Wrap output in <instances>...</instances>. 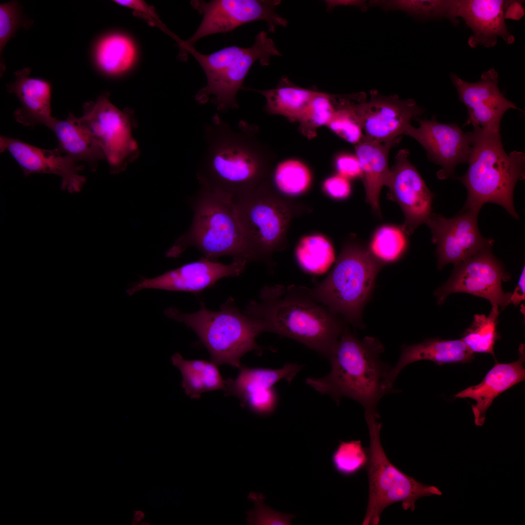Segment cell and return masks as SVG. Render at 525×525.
Returning a JSON list of instances; mask_svg holds the SVG:
<instances>
[{
	"mask_svg": "<svg viewBox=\"0 0 525 525\" xmlns=\"http://www.w3.org/2000/svg\"><path fill=\"white\" fill-rule=\"evenodd\" d=\"M260 300H251L244 313L260 320L265 332L294 339L329 358L346 321L312 298L306 287L282 285L265 286Z\"/></svg>",
	"mask_w": 525,
	"mask_h": 525,
	"instance_id": "6da1fadb",
	"label": "cell"
},
{
	"mask_svg": "<svg viewBox=\"0 0 525 525\" xmlns=\"http://www.w3.org/2000/svg\"><path fill=\"white\" fill-rule=\"evenodd\" d=\"M384 347L376 337L358 339L347 327L328 359L331 369L326 376L308 378L306 383L317 392L332 397L338 403L342 398L359 403L365 412L377 414L379 400L395 392L386 381L391 367L380 358Z\"/></svg>",
	"mask_w": 525,
	"mask_h": 525,
	"instance_id": "7a4b0ae2",
	"label": "cell"
},
{
	"mask_svg": "<svg viewBox=\"0 0 525 525\" xmlns=\"http://www.w3.org/2000/svg\"><path fill=\"white\" fill-rule=\"evenodd\" d=\"M252 127L241 121L236 128L218 114L205 127V153L197 176L200 187L232 199L255 190L265 162L252 141Z\"/></svg>",
	"mask_w": 525,
	"mask_h": 525,
	"instance_id": "3957f363",
	"label": "cell"
},
{
	"mask_svg": "<svg viewBox=\"0 0 525 525\" xmlns=\"http://www.w3.org/2000/svg\"><path fill=\"white\" fill-rule=\"evenodd\" d=\"M472 125V150L468 168L466 174L459 178L468 192L461 211L479 212L484 204L490 202L502 206L518 219L513 195L517 182L525 178V155L517 151L507 154L500 131Z\"/></svg>",
	"mask_w": 525,
	"mask_h": 525,
	"instance_id": "277c9868",
	"label": "cell"
},
{
	"mask_svg": "<svg viewBox=\"0 0 525 525\" xmlns=\"http://www.w3.org/2000/svg\"><path fill=\"white\" fill-rule=\"evenodd\" d=\"M191 204L193 214L191 228L169 249L168 257H176L193 246L212 261L224 256L247 262L252 260L231 198L200 187Z\"/></svg>",
	"mask_w": 525,
	"mask_h": 525,
	"instance_id": "5b68a950",
	"label": "cell"
},
{
	"mask_svg": "<svg viewBox=\"0 0 525 525\" xmlns=\"http://www.w3.org/2000/svg\"><path fill=\"white\" fill-rule=\"evenodd\" d=\"M233 301L229 299L218 311H210L202 303L194 313H183L171 307L164 314L195 332L208 350L211 362L239 368L241 359L246 353L255 350L262 353L264 348L255 339L265 330L260 320L242 313Z\"/></svg>",
	"mask_w": 525,
	"mask_h": 525,
	"instance_id": "8992f818",
	"label": "cell"
},
{
	"mask_svg": "<svg viewBox=\"0 0 525 525\" xmlns=\"http://www.w3.org/2000/svg\"><path fill=\"white\" fill-rule=\"evenodd\" d=\"M181 58L191 54L203 69L207 78L206 86L195 96L199 104L210 101L221 112L238 108V91L243 88L245 79L253 64L259 61L267 66L273 56H280L273 40L262 31L249 48L236 46L226 47L210 54H203L193 46L179 44Z\"/></svg>",
	"mask_w": 525,
	"mask_h": 525,
	"instance_id": "52a82bcc",
	"label": "cell"
},
{
	"mask_svg": "<svg viewBox=\"0 0 525 525\" xmlns=\"http://www.w3.org/2000/svg\"><path fill=\"white\" fill-rule=\"evenodd\" d=\"M383 264L369 249L348 246L328 276L307 291L346 322L363 327V311Z\"/></svg>",
	"mask_w": 525,
	"mask_h": 525,
	"instance_id": "ba28073f",
	"label": "cell"
},
{
	"mask_svg": "<svg viewBox=\"0 0 525 525\" xmlns=\"http://www.w3.org/2000/svg\"><path fill=\"white\" fill-rule=\"evenodd\" d=\"M368 428L370 445L367 448L365 468L369 483L368 500L363 525H377L384 509L401 502L404 510L415 509L420 498L442 495L436 487L422 484L401 471L388 460L381 443L382 423L379 414L365 412Z\"/></svg>",
	"mask_w": 525,
	"mask_h": 525,
	"instance_id": "9c48e42d",
	"label": "cell"
},
{
	"mask_svg": "<svg viewBox=\"0 0 525 525\" xmlns=\"http://www.w3.org/2000/svg\"><path fill=\"white\" fill-rule=\"evenodd\" d=\"M77 120L99 144L112 171L123 170L138 157V145L132 134L135 122L131 112L118 109L107 94L85 104L83 115Z\"/></svg>",
	"mask_w": 525,
	"mask_h": 525,
	"instance_id": "30bf717a",
	"label": "cell"
},
{
	"mask_svg": "<svg viewBox=\"0 0 525 525\" xmlns=\"http://www.w3.org/2000/svg\"><path fill=\"white\" fill-rule=\"evenodd\" d=\"M268 194L255 190L232 199L252 260L275 249L288 221L286 210Z\"/></svg>",
	"mask_w": 525,
	"mask_h": 525,
	"instance_id": "8fae6325",
	"label": "cell"
},
{
	"mask_svg": "<svg viewBox=\"0 0 525 525\" xmlns=\"http://www.w3.org/2000/svg\"><path fill=\"white\" fill-rule=\"evenodd\" d=\"M281 3L278 0H203L191 1L192 6L203 15L200 24L187 41L179 44L192 46L205 36L225 33L245 23L263 20L268 30L275 32L276 26H286L287 21L276 12Z\"/></svg>",
	"mask_w": 525,
	"mask_h": 525,
	"instance_id": "7c38bea8",
	"label": "cell"
},
{
	"mask_svg": "<svg viewBox=\"0 0 525 525\" xmlns=\"http://www.w3.org/2000/svg\"><path fill=\"white\" fill-rule=\"evenodd\" d=\"M509 277L492 254L491 247H487L455 265L449 280L434 294L438 304L451 294L460 292L484 298L503 310L510 304L511 293H504L502 281Z\"/></svg>",
	"mask_w": 525,
	"mask_h": 525,
	"instance_id": "4fadbf2b",
	"label": "cell"
},
{
	"mask_svg": "<svg viewBox=\"0 0 525 525\" xmlns=\"http://www.w3.org/2000/svg\"><path fill=\"white\" fill-rule=\"evenodd\" d=\"M478 212L461 211L446 218L431 213L425 223L431 229L432 242L437 245L438 268L453 263L456 265L481 250L491 247L494 241L484 238L477 225Z\"/></svg>",
	"mask_w": 525,
	"mask_h": 525,
	"instance_id": "5bb4252c",
	"label": "cell"
},
{
	"mask_svg": "<svg viewBox=\"0 0 525 525\" xmlns=\"http://www.w3.org/2000/svg\"><path fill=\"white\" fill-rule=\"evenodd\" d=\"M415 119L419 126L409 124L403 135L416 140L425 150L428 159L442 167L437 174L439 179L452 176L457 165L468 163L472 150L471 132H464L456 123L439 122L435 116L429 120Z\"/></svg>",
	"mask_w": 525,
	"mask_h": 525,
	"instance_id": "9a60e30c",
	"label": "cell"
},
{
	"mask_svg": "<svg viewBox=\"0 0 525 525\" xmlns=\"http://www.w3.org/2000/svg\"><path fill=\"white\" fill-rule=\"evenodd\" d=\"M459 100L467 107L468 118L464 125L476 124L492 131H500L503 116L510 109H520L507 99L499 87V76L493 68L483 72L479 81H465L455 73L450 75Z\"/></svg>",
	"mask_w": 525,
	"mask_h": 525,
	"instance_id": "2e32d148",
	"label": "cell"
},
{
	"mask_svg": "<svg viewBox=\"0 0 525 525\" xmlns=\"http://www.w3.org/2000/svg\"><path fill=\"white\" fill-rule=\"evenodd\" d=\"M357 108L364 138L379 143L399 139L410 120L423 112L412 99L384 96L374 91L368 101L357 104Z\"/></svg>",
	"mask_w": 525,
	"mask_h": 525,
	"instance_id": "e0dca14e",
	"label": "cell"
},
{
	"mask_svg": "<svg viewBox=\"0 0 525 525\" xmlns=\"http://www.w3.org/2000/svg\"><path fill=\"white\" fill-rule=\"evenodd\" d=\"M247 262L233 259L226 264L204 257L151 279L143 278L127 290L129 295L146 289L197 293L213 285L220 279L243 273Z\"/></svg>",
	"mask_w": 525,
	"mask_h": 525,
	"instance_id": "ac0fdd59",
	"label": "cell"
},
{
	"mask_svg": "<svg viewBox=\"0 0 525 525\" xmlns=\"http://www.w3.org/2000/svg\"><path fill=\"white\" fill-rule=\"evenodd\" d=\"M409 155L407 150L399 151L386 185L389 197L399 204L404 213L402 229L408 235L429 218L433 198L417 170L408 160Z\"/></svg>",
	"mask_w": 525,
	"mask_h": 525,
	"instance_id": "d6986e66",
	"label": "cell"
},
{
	"mask_svg": "<svg viewBox=\"0 0 525 525\" xmlns=\"http://www.w3.org/2000/svg\"><path fill=\"white\" fill-rule=\"evenodd\" d=\"M0 152L8 151L21 168L26 176L44 173L59 176L61 189L79 192L86 182L79 172L83 166L62 152L58 147L47 150L36 147L18 139L0 137Z\"/></svg>",
	"mask_w": 525,
	"mask_h": 525,
	"instance_id": "ffe728a7",
	"label": "cell"
},
{
	"mask_svg": "<svg viewBox=\"0 0 525 525\" xmlns=\"http://www.w3.org/2000/svg\"><path fill=\"white\" fill-rule=\"evenodd\" d=\"M517 1L503 0H458L457 15L471 30L468 38L472 48L479 45L491 48L501 38L507 44L515 41L508 30L505 19L508 11Z\"/></svg>",
	"mask_w": 525,
	"mask_h": 525,
	"instance_id": "44dd1931",
	"label": "cell"
},
{
	"mask_svg": "<svg viewBox=\"0 0 525 525\" xmlns=\"http://www.w3.org/2000/svg\"><path fill=\"white\" fill-rule=\"evenodd\" d=\"M519 358L510 363L496 362L478 385L468 387L454 395L455 398L473 399L476 404L472 405L474 421L476 426L484 424L486 411L493 400L503 392L525 379V345L519 348Z\"/></svg>",
	"mask_w": 525,
	"mask_h": 525,
	"instance_id": "7402d4cb",
	"label": "cell"
},
{
	"mask_svg": "<svg viewBox=\"0 0 525 525\" xmlns=\"http://www.w3.org/2000/svg\"><path fill=\"white\" fill-rule=\"evenodd\" d=\"M30 68L15 72L16 79L7 85V91L19 99L21 106L13 113L16 121L25 126H48L51 116V84L46 80L30 77Z\"/></svg>",
	"mask_w": 525,
	"mask_h": 525,
	"instance_id": "603a6c76",
	"label": "cell"
},
{
	"mask_svg": "<svg viewBox=\"0 0 525 525\" xmlns=\"http://www.w3.org/2000/svg\"><path fill=\"white\" fill-rule=\"evenodd\" d=\"M474 358L472 352L461 339L446 340L430 338L414 344H404L401 347L400 358L389 371L386 381L389 389H393L395 381L408 365L427 360L438 365L451 363H466Z\"/></svg>",
	"mask_w": 525,
	"mask_h": 525,
	"instance_id": "cb8c5ba5",
	"label": "cell"
},
{
	"mask_svg": "<svg viewBox=\"0 0 525 525\" xmlns=\"http://www.w3.org/2000/svg\"><path fill=\"white\" fill-rule=\"evenodd\" d=\"M399 140L384 143L363 140L355 146V155L362 171L367 202L379 212V195L384 185L386 186L391 170L388 168V154Z\"/></svg>",
	"mask_w": 525,
	"mask_h": 525,
	"instance_id": "d4e9b609",
	"label": "cell"
},
{
	"mask_svg": "<svg viewBox=\"0 0 525 525\" xmlns=\"http://www.w3.org/2000/svg\"><path fill=\"white\" fill-rule=\"evenodd\" d=\"M55 135L58 148L77 161L83 160L92 166L101 159H105L99 144L78 121L72 113L65 120L53 118L47 126Z\"/></svg>",
	"mask_w": 525,
	"mask_h": 525,
	"instance_id": "484cf974",
	"label": "cell"
},
{
	"mask_svg": "<svg viewBox=\"0 0 525 525\" xmlns=\"http://www.w3.org/2000/svg\"><path fill=\"white\" fill-rule=\"evenodd\" d=\"M301 368L293 363L275 369L241 366L235 379L225 380V396H234L241 401L248 396L264 393L282 379L290 383Z\"/></svg>",
	"mask_w": 525,
	"mask_h": 525,
	"instance_id": "4316f807",
	"label": "cell"
},
{
	"mask_svg": "<svg viewBox=\"0 0 525 525\" xmlns=\"http://www.w3.org/2000/svg\"><path fill=\"white\" fill-rule=\"evenodd\" d=\"M174 366L180 371L181 386L185 394L192 399H198L205 392L225 388L218 365L203 360L184 359L178 352L171 357Z\"/></svg>",
	"mask_w": 525,
	"mask_h": 525,
	"instance_id": "83f0119b",
	"label": "cell"
},
{
	"mask_svg": "<svg viewBox=\"0 0 525 525\" xmlns=\"http://www.w3.org/2000/svg\"><path fill=\"white\" fill-rule=\"evenodd\" d=\"M265 98V110L269 114L282 115L301 121L309 104L319 92L298 87L283 77L272 89L258 90Z\"/></svg>",
	"mask_w": 525,
	"mask_h": 525,
	"instance_id": "f1b7e54d",
	"label": "cell"
},
{
	"mask_svg": "<svg viewBox=\"0 0 525 525\" xmlns=\"http://www.w3.org/2000/svg\"><path fill=\"white\" fill-rule=\"evenodd\" d=\"M133 41L119 34H109L97 43L94 56L97 66L105 73L116 75L128 70L136 57Z\"/></svg>",
	"mask_w": 525,
	"mask_h": 525,
	"instance_id": "f546056e",
	"label": "cell"
},
{
	"mask_svg": "<svg viewBox=\"0 0 525 525\" xmlns=\"http://www.w3.org/2000/svg\"><path fill=\"white\" fill-rule=\"evenodd\" d=\"M296 256L300 267L311 274L325 273L335 260L333 248L330 242L320 235L302 238L296 249Z\"/></svg>",
	"mask_w": 525,
	"mask_h": 525,
	"instance_id": "4dcf8cb0",
	"label": "cell"
},
{
	"mask_svg": "<svg viewBox=\"0 0 525 525\" xmlns=\"http://www.w3.org/2000/svg\"><path fill=\"white\" fill-rule=\"evenodd\" d=\"M497 305H492L489 315L476 314L471 325L462 334L461 340L473 353H487L494 357V346L499 334L497 332L500 312Z\"/></svg>",
	"mask_w": 525,
	"mask_h": 525,
	"instance_id": "1f68e13d",
	"label": "cell"
},
{
	"mask_svg": "<svg viewBox=\"0 0 525 525\" xmlns=\"http://www.w3.org/2000/svg\"><path fill=\"white\" fill-rule=\"evenodd\" d=\"M376 2L385 8L401 10L420 18H444L454 24L458 23V0H394Z\"/></svg>",
	"mask_w": 525,
	"mask_h": 525,
	"instance_id": "d6a6232c",
	"label": "cell"
},
{
	"mask_svg": "<svg viewBox=\"0 0 525 525\" xmlns=\"http://www.w3.org/2000/svg\"><path fill=\"white\" fill-rule=\"evenodd\" d=\"M312 178L308 167L295 158L280 162L273 173V181L278 189L291 195L299 194L306 191L311 184Z\"/></svg>",
	"mask_w": 525,
	"mask_h": 525,
	"instance_id": "836d02e7",
	"label": "cell"
},
{
	"mask_svg": "<svg viewBox=\"0 0 525 525\" xmlns=\"http://www.w3.org/2000/svg\"><path fill=\"white\" fill-rule=\"evenodd\" d=\"M406 241L400 229L383 226L374 234L369 250L383 264L397 261L405 251Z\"/></svg>",
	"mask_w": 525,
	"mask_h": 525,
	"instance_id": "e575fe53",
	"label": "cell"
},
{
	"mask_svg": "<svg viewBox=\"0 0 525 525\" xmlns=\"http://www.w3.org/2000/svg\"><path fill=\"white\" fill-rule=\"evenodd\" d=\"M357 104H344L336 107L327 126L346 141L357 144L364 138Z\"/></svg>",
	"mask_w": 525,
	"mask_h": 525,
	"instance_id": "d590c367",
	"label": "cell"
},
{
	"mask_svg": "<svg viewBox=\"0 0 525 525\" xmlns=\"http://www.w3.org/2000/svg\"><path fill=\"white\" fill-rule=\"evenodd\" d=\"M367 450L360 440L341 441L332 454V461L336 471L342 475L351 476L368 462Z\"/></svg>",
	"mask_w": 525,
	"mask_h": 525,
	"instance_id": "8d00e7d4",
	"label": "cell"
},
{
	"mask_svg": "<svg viewBox=\"0 0 525 525\" xmlns=\"http://www.w3.org/2000/svg\"><path fill=\"white\" fill-rule=\"evenodd\" d=\"M32 21L26 19L17 1L0 4V60L4 47L17 31L21 28L28 29Z\"/></svg>",
	"mask_w": 525,
	"mask_h": 525,
	"instance_id": "74e56055",
	"label": "cell"
},
{
	"mask_svg": "<svg viewBox=\"0 0 525 525\" xmlns=\"http://www.w3.org/2000/svg\"><path fill=\"white\" fill-rule=\"evenodd\" d=\"M332 98L319 92L309 104L300 122L312 128L327 126L336 109Z\"/></svg>",
	"mask_w": 525,
	"mask_h": 525,
	"instance_id": "f35d334b",
	"label": "cell"
},
{
	"mask_svg": "<svg viewBox=\"0 0 525 525\" xmlns=\"http://www.w3.org/2000/svg\"><path fill=\"white\" fill-rule=\"evenodd\" d=\"M249 497L251 499L253 500L255 504L254 510L249 511L247 513V521L249 524H283V522L278 519L280 516L262 503V496L251 493Z\"/></svg>",
	"mask_w": 525,
	"mask_h": 525,
	"instance_id": "ab89813d",
	"label": "cell"
},
{
	"mask_svg": "<svg viewBox=\"0 0 525 525\" xmlns=\"http://www.w3.org/2000/svg\"><path fill=\"white\" fill-rule=\"evenodd\" d=\"M335 163L338 174L341 176L348 179L362 177V169L355 155H339L336 157Z\"/></svg>",
	"mask_w": 525,
	"mask_h": 525,
	"instance_id": "60d3db41",
	"label": "cell"
},
{
	"mask_svg": "<svg viewBox=\"0 0 525 525\" xmlns=\"http://www.w3.org/2000/svg\"><path fill=\"white\" fill-rule=\"evenodd\" d=\"M323 188L329 195L335 199L345 198L351 192L349 179L339 174L326 179L323 183Z\"/></svg>",
	"mask_w": 525,
	"mask_h": 525,
	"instance_id": "b9f144b4",
	"label": "cell"
},
{
	"mask_svg": "<svg viewBox=\"0 0 525 525\" xmlns=\"http://www.w3.org/2000/svg\"><path fill=\"white\" fill-rule=\"evenodd\" d=\"M116 3L132 9L144 17L153 21H158V18L154 10L145 2L138 0H116Z\"/></svg>",
	"mask_w": 525,
	"mask_h": 525,
	"instance_id": "7bdbcfd3",
	"label": "cell"
},
{
	"mask_svg": "<svg viewBox=\"0 0 525 525\" xmlns=\"http://www.w3.org/2000/svg\"><path fill=\"white\" fill-rule=\"evenodd\" d=\"M525 266H524L516 288L513 292L511 293L509 303H512L515 306H517L525 299Z\"/></svg>",
	"mask_w": 525,
	"mask_h": 525,
	"instance_id": "ee69618b",
	"label": "cell"
},
{
	"mask_svg": "<svg viewBox=\"0 0 525 525\" xmlns=\"http://www.w3.org/2000/svg\"><path fill=\"white\" fill-rule=\"evenodd\" d=\"M328 7V10H332L338 6H353L359 8H364L366 6V2L364 0H327L326 1Z\"/></svg>",
	"mask_w": 525,
	"mask_h": 525,
	"instance_id": "f6af8a7d",
	"label": "cell"
},
{
	"mask_svg": "<svg viewBox=\"0 0 525 525\" xmlns=\"http://www.w3.org/2000/svg\"><path fill=\"white\" fill-rule=\"evenodd\" d=\"M145 517L144 512L141 510H136L133 511V518L131 521L132 525H139L143 521Z\"/></svg>",
	"mask_w": 525,
	"mask_h": 525,
	"instance_id": "bcb514c9",
	"label": "cell"
},
{
	"mask_svg": "<svg viewBox=\"0 0 525 525\" xmlns=\"http://www.w3.org/2000/svg\"><path fill=\"white\" fill-rule=\"evenodd\" d=\"M140 525H150V524L149 523H148V522H145V521H143V522H142V523H141L140 524Z\"/></svg>",
	"mask_w": 525,
	"mask_h": 525,
	"instance_id": "7dc6e473",
	"label": "cell"
}]
</instances>
